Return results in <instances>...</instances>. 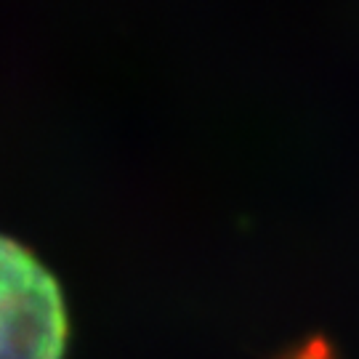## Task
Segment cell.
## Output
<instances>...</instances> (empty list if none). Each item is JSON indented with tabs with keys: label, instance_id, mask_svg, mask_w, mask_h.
I'll list each match as a JSON object with an SVG mask.
<instances>
[{
	"label": "cell",
	"instance_id": "1",
	"mask_svg": "<svg viewBox=\"0 0 359 359\" xmlns=\"http://www.w3.org/2000/svg\"><path fill=\"white\" fill-rule=\"evenodd\" d=\"M62 290L29 250L0 237V359H62Z\"/></svg>",
	"mask_w": 359,
	"mask_h": 359
}]
</instances>
